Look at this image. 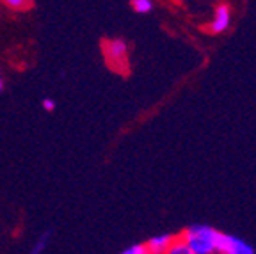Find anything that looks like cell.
Returning <instances> with one entry per match:
<instances>
[{
    "label": "cell",
    "mask_w": 256,
    "mask_h": 254,
    "mask_svg": "<svg viewBox=\"0 0 256 254\" xmlns=\"http://www.w3.org/2000/svg\"><path fill=\"white\" fill-rule=\"evenodd\" d=\"M184 244L194 254H219V238L220 231L208 224H194L188 226L180 234Z\"/></svg>",
    "instance_id": "6da1fadb"
},
{
    "label": "cell",
    "mask_w": 256,
    "mask_h": 254,
    "mask_svg": "<svg viewBox=\"0 0 256 254\" xmlns=\"http://www.w3.org/2000/svg\"><path fill=\"white\" fill-rule=\"evenodd\" d=\"M104 56L114 72L126 73L128 70V44L123 40H107L104 43Z\"/></svg>",
    "instance_id": "7a4b0ae2"
},
{
    "label": "cell",
    "mask_w": 256,
    "mask_h": 254,
    "mask_svg": "<svg viewBox=\"0 0 256 254\" xmlns=\"http://www.w3.org/2000/svg\"><path fill=\"white\" fill-rule=\"evenodd\" d=\"M219 254H254L251 244L246 240L236 238L233 234L220 233L219 238Z\"/></svg>",
    "instance_id": "3957f363"
},
{
    "label": "cell",
    "mask_w": 256,
    "mask_h": 254,
    "mask_svg": "<svg viewBox=\"0 0 256 254\" xmlns=\"http://www.w3.org/2000/svg\"><path fill=\"white\" fill-rule=\"evenodd\" d=\"M232 25V9L226 4H219L214 11V16L210 24H208V30L214 34H220V32L228 30Z\"/></svg>",
    "instance_id": "277c9868"
},
{
    "label": "cell",
    "mask_w": 256,
    "mask_h": 254,
    "mask_svg": "<svg viewBox=\"0 0 256 254\" xmlns=\"http://www.w3.org/2000/svg\"><path fill=\"white\" fill-rule=\"evenodd\" d=\"M176 240L174 234H156V236H152V238L146 242V249H148V254H166L169 250V247L172 246V242Z\"/></svg>",
    "instance_id": "5b68a950"
},
{
    "label": "cell",
    "mask_w": 256,
    "mask_h": 254,
    "mask_svg": "<svg viewBox=\"0 0 256 254\" xmlns=\"http://www.w3.org/2000/svg\"><path fill=\"white\" fill-rule=\"evenodd\" d=\"M166 254H194L187 246L184 244V240L180 236H176V240L172 242V246L169 247V250Z\"/></svg>",
    "instance_id": "8992f818"
},
{
    "label": "cell",
    "mask_w": 256,
    "mask_h": 254,
    "mask_svg": "<svg viewBox=\"0 0 256 254\" xmlns=\"http://www.w3.org/2000/svg\"><path fill=\"white\" fill-rule=\"evenodd\" d=\"M136 12H140V14H146V12L153 11V2L152 0H132V4Z\"/></svg>",
    "instance_id": "52a82bcc"
},
{
    "label": "cell",
    "mask_w": 256,
    "mask_h": 254,
    "mask_svg": "<svg viewBox=\"0 0 256 254\" xmlns=\"http://www.w3.org/2000/svg\"><path fill=\"white\" fill-rule=\"evenodd\" d=\"M48 240H50V233H44V234H41L40 238H38L36 246L32 247L30 254H43V250L46 249V246H48Z\"/></svg>",
    "instance_id": "ba28073f"
},
{
    "label": "cell",
    "mask_w": 256,
    "mask_h": 254,
    "mask_svg": "<svg viewBox=\"0 0 256 254\" xmlns=\"http://www.w3.org/2000/svg\"><path fill=\"white\" fill-rule=\"evenodd\" d=\"M6 6L14 9V11H25V9H28L32 4L27 2V0H6Z\"/></svg>",
    "instance_id": "9c48e42d"
},
{
    "label": "cell",
    "mask_w": 256,
    "mask_h": 254,
    "mask_svg": "<svg viewBox=\"0 0 256 254\" xmlns=\"http://www.w3.org/2000/svg\"><path fill=\"white\" fill-rule=\"evenodd\" d=\"M121 254H148V249H146V244H134L126 247Z\"/></svg>",
    "instance_id": "30bf717a"
},
{
    "label": "cell",
    "mask_w": 256,
    "mask_h": 254,
    "mask_svg": "<svg viewBox=\"0 0 256 254\" xmlns=\"http://www.w3.org/2000/svg\"><path fill=\"white\" fill-rule=\"evenodd\" d=\"M43 108L44 110H54V108H56V102H54V100H50V98H44L43 100Z\"/></svg>",
    "instance_id": "8fae6325"
},
{
    "label": "cell",
    "mask_w": 256,
    "mask_h": 254,
    "mask_svg": "<svg viewBox=\"0 0 256 254\" xmlns=\"http://www.w3.org/2000/svg\"><path fill=\"white\" fill-rule=\"evenodd\" d=\"M2 88H4V82H2V78H0V91H2Z\"/></svg>",
    "instance_id": "7c38bea8"
}]
</instances>
